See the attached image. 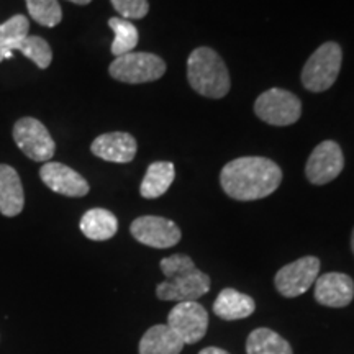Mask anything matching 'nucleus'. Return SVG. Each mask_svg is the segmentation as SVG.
<instances>
[{"label": "nucleus", "mask_w": 354, "mask_h": 354, "mask_svg": "<svg viewBox=\"0 0 354 354\" xmlns=\"http://www.w3.org/2000/svg\"><path fill=\"white\" fill-rule=\"evenodd\" d=\"M69 2L76 3V6H87V3H91L92 0H69Z\"/></svg>", "instance_id": "nucleus-27"}, {"label": "nucleus", "mask_w": 354, "mask_h": 354, "mask_svg": "<svg viewBox=\"0 0 354 354\" xmlns=\"http://www.w3.org/2000/svg\"><path fill=\"white\" fill-rule=\"evenodd\" d=\"M315 300L331 308L348 307L354 299V281L348 274L326 272L315 281Z\"/></svg>", "instance_id": "nucleus-13"}, {"label": "nucleus", "mask_w": 354, "mask_h": 354, "mask_svg": "<svg viewBox=\"0 0 354 354\" xmlns=\"http://www.w3.org/2000/svg\"><path fill=\"white\" fill-rule=\"evenodd\" d=\"M130 232L136 241L149 248L166 250V248L176 246L180 241V230L174 221L165 216L145 215L138 216L131 223Z\"/></svg>", "instance_id": "nucleus-10"}, {"label": "nucleus", "mask_w": 354, "mask_h": 354, "mask_svg": "<svg viewBox=\"0 0 354 354\" xmlns=\"http://www.w3.org/2000/svg\"><path fill=\"white\" fill-rule=\"evenodd\" d=\"M110 2L125 20L145 19L149 12L148 0H110Z\"/></svg>", "instance_id": "nucleus-25"}, {"label": "nucleus", "mask_w": 354, "mask_h": 354, "mask_svg": "<svg viewBox=\"0 0 354 354\" xmlns=\"http://www.w3.org/2000/svg\"><path fill=\"white\" fill-rule=\"evenodd\" d=\"M28 30L30 21L26 20L25 15H13L6 24L0 25V46L13 41V39L28 37Z\"/></svg>", "instance_id": "nucleus-24"}, {"label": "nucleus", "mask_w": 354, "mask_h": 354, "mask_svg": "<svg viewBox=\"0 0 354 354\" xmlns=\"http://www.w3.org/2000/svg\"><path fill=\"white\" fill-rule=\"evenodd\" d=\"M248 354H294L287 339L269 328L251 331L246 339Z\"/></svg>", "instance_id": "nucleus-21"}, {"label": "nucleus", "mask_w": 354, "mask_h": 354, "mask_svg": "<svg viewBox=\"0 0 354 354\" xmlns=\"http://www.w3.org/2000/svg\"><path fill=\"white\" fill-rule=\"evenodd\" d=\"M254 113L272 127H289L302 115V102L286 88H269L256 99Z\"/></svg>", "instance_id": "nucleus-6"}, {"label": "nucleus", "mask_w": 354, "mask_h": 354, "mask_svg": "<svg viewBox=\"0 0 354 354\" xmlns=\"http://www.w3.org/2000/svg\"><path fill=\"white\" fill-rule=\"evenodd\" d=\"M320 274V261L315 256H305L281 268L274 277V284L281 295L287 299L299 297L315 284Z\"/></svg>", "instance_id": "nucleus-8"}, {"label": "nucleus", "mask_w": 354, "mask_h": 354, "mask_svg": "<svg viewBox=\"0 0 354 354\" xmlns=\"http://www.w3.org/2000/svg\"><path fill=\"white\" fill-rule=\"evenodd\" d=\"M30 17L41 26L59 25L63 20V10L57 0H25Z\"/></svg>", "instance_id": "nucleus-23"}, {"label": "nucleus", "mask_w": 354, "mask_h": 354, "mask_svg": "<svg viewBox=\"0 0 354 354\" xmlns=\"http://www.w3.org/2000/svg\"><path fill=\"white\" fill-rule=\"evenodd\" d=\"M343 63L342 46L335 41L323 43L308 57L302 69V84L310 92H325L338 79Z\"/></svg>", "instance_id": "nucleus-4"}, {"label": "nucleus", "mask_w": 354, "mask_h": 354, "mask_svg": "<svg viewBox=\"0 0 354 354\" xmlns=\"http://www.w3.org/2000/svg\"><path fill=\"white\" fill-rule=\"evenodd\" d=\"M185 346L179 335L167 325H154L140 339V354H180Z\"/></svg>", "instance_id": "nucleus-17"}, {"label": "nucleus", "mask_w": 354, "mask_h": 354, "mask_svg": "<svg viewBox=\"0 0 354 354\" xmlns=\"http://www.w3.org/2000/svg\"><path fill=\"white\" fill-rule=\"evenodd\" d=\"M13 140L21 153L32 161L48 162L55 156L56 143L41 122L33 117H24L13 125Z\"/></svg>", "instance_id": "nucleus-7"}, {"label": "nucleus", "mask_w": 354, "mask_h": 354, "mask_svg": "<svg viewBox=\"0 0 354 354\" xmlns=\"http://www.w3.org/2000/svg\"><path fill=\"white\" fill-rule=\"evenodd\" d=\"M91 151L94 156L117 165L131 162L138 151V145L130 133L112 131L104 133L92 141Z\"/></svg>", "instance_id": "nucleus-14"}, {"label": "nucleus", "mask_w": 354, "mask_h": 354, "mask_svg": "<svg viewBox=\"0 0 354 354\" xmlns=\"http://www.w3.org/2000/svg\"><path fill=\"white\" fill-rule=\"evenodd\" d=\"M166 63L162 57L153 53H136L115 57L110 64L109 74L115 81L125 84H145L158 81L165 76Z\"/></svg>", "instance_id": "nucleus-5"}, {"label": "nucleus", "mask_w": 354, "mask_h": 354, "mask_svg": "<svg viewBox=\"0 0 354 354\" xmlns=\"http://www.w3.org/2000/svg\"><path fill=\"white\" fill-rule=\"evenodd\" d=\"M351 250H353V253H354V230H353V234H351Z\"/></svg>", "instance_id": "nucleus-28"}, {"label": "nucleus", "mask_w": 354, "mask_h": 354, "mask_svg": "<svg viewBox=\"0 0 354 354\" xmlns=\"http://www.w3.org/2000/svg\"><path fill=\"white\" fill-rule=\"evenodd\" d=\"M25 205L24 185L19 172L8 165H0V214L17 216Z\"/></svg>", "instance_id": "nucleus-16"}, {"label": "nucleus", "mask_w": 354, "mask_h": 354, "mask_svg": "<svg viewBox=\"0 0 354 354\" xmlns=\"http://www.w3.org/2000/svg\"><path fill=\"white\" fill-rule=\"evenodd\" d=\"M166 281L158 284L156 295L165 302H196L210 290V277L196 268L187 254H172L161 259Z\"/></svg>", "instance_id": "nucleus-2"}, {"label": "nucleus", "mask_w": 354, "mask_h": 354, "mask_svg": "<svg viewBox=\"0 0 354 354\" xmlns=\"http://www.w3.org/2000/svg\"><path fill=\"white\" fill-rule=\"evenodd\" d=\"M198 354H230L228 351H225V349L221 348H215V346H209V348H203L201 353Z\"/></svg>", "instance_id": "nucleus-26"}, {"label": "nucleus", "mask_w": 354, "mask_h": 354, "mask_svg": "<svg viewBox=\"0 0 354 354\" xmlns=\"http://www.w3.org/2000/svg\"><path fill=\"white\" fill-rule=\"evenodd\" d=\"M20 51L21 55L33 61L39 69H48L53 61V50L50 43L41 37H24L0 46V63L10 59L13 53Z\"/></svg>", "instance_id": "nucleus-15"}, {"label": "nucleus", "mask_w": 354, "mask_h": 354, "mask_svg": "<svg viewBox=\"0 0 354 354\" xmlns=\"http://www.w3.org/2000/svg\"><path fill=\"white\" fill-rule=\"evenodd\" d=\"M282 183V171L263 156H245L227 162L220 172V184L234 201H259L276 192Z\"/></svg>", "instance_id": "nucleus-1"}, {"label": "nucleus", "mask_w": 354, "mask_h": 354, "mask_svg": "<svg viewBox=\"0 0 354 354\" xmlns=\"http://www.w3.org/2000/svg\"><path fill=\"white\" fill-rule=\"evenodd\" d=\"M344 167L343 149L336 141L326 140L313 149L305 165V176L312 184L323 185L335 180Z\"/></svg>", "instance_id": "nucleus-9"}, {"label": "nucleus", "mask_w": 354, "mask_h": 354, "mask_svg": "<svg viewBox=\"0 0 354 354\" xmlns=\"http://www.w3.org/2000/svg\"><path fill=\"white\" fill-rule=\"evenodd\" d=\"M109 26L115 33L112 48H110V51H112L115 57L128 55V53L135 50L136 44H138L140 35L136 26L130 20L122 19V17H112L109 20Z\"/></svg>", "instance_id": "nucleus-22"}, {"label": "nucleus", "mask_w": 354, "mask_h": 354, "mask_svg": "<svg viewBox=\"0 0 354 354\" xmlns=\"http://www.w3.org/2000/svg\"><path fill=\"white\" fill-rule=\"evenodd\" d=\"M81 232L92 241H105L115 236L118 232V220L107 209H91L82 215Z\"/></svg>", "instance_id": "nucleus-19"}, {"label": "nucleus", "mask_w": 354, "mask_h": 354, "mask_svg": "<svg viewBox=\"0 0 354 354\" xmlns=\"http://www.w3.org/2000/svg\"><path fill=\"white\" fill-rule=\"evenodd\" d=\"M166 325L171 326L185 344H194L207 333L209 313L198 302H179L167 315Z\"/></svg>", "instance_id": "nucleus-11"}, {"label": "nucleus", "mask_w": 354, "mask_h": 354, "mask_svg": "<svg viewBox=\"0 0 354 354\" xmlns=\"http://www.w3.org/2000/svg\"><path fill=\"white\" fill-rule=\"evenodd\" d=\"M39 177L48 189L66 197H84L88 194V183L63 162L48 161L39 169Z\"/></svg>", "instance_id": "nucleus-12"}, {"label": "nucleus", "mask_w": 354, "mask_h": 354, "mask_svg": "<svg viewBox=\"0 0 354 354\" xmlns=\"http://www.w3.org/2000/svg\"><path fill=\"white\" fill-rule=\"evenodd\" d=\"M176 167L169 161H156L149 165L148 171L141 180L140 194L145 198H158L169 190L174 183Z\"/></svg>", "instance_id": "nucleus-20"}, {"label": "nucleus", "mask_w": 354, "mask_h": 354, "mask_svg": "<svg viewBox=\"0 0 354 354\" xmlns=\"http://www.w3.org/2000/svg\"><path fill=\"white\" fill-rule=\"evenodd\" d=\"M187 79L190 87L207 99H223L232 86L225 61L218 53L207 46L196 48L190 53Z\"/></svg>", "instance_id": "nucleus-3"}, {"label": "nucleus", "mask_w": 354, "mask_h": 354, "mask_svg": "<svg viewBox=\"0 0 354 354\" xmlns=\"http://www.w3.org/2000/svg\"><path fill=\"white\" fill-rule=\"evenodd\" d=\"M256 304L253 297L234 289H223L214 304V313L221 320L233 322L253 315Z\"/></svg>", "instance_id": "nucleus-18"}]
</instances>
